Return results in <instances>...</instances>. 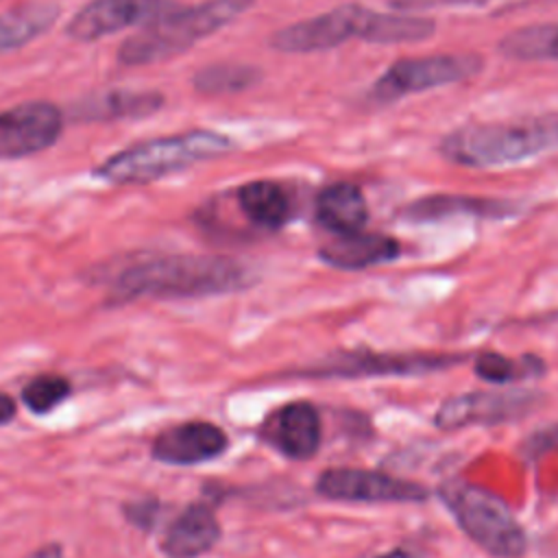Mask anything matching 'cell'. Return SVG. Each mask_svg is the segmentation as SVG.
I'll use <instances>...</instances> for the list:
<instances>
[{"label":"cell","mask_w":558,"mask_h":558,"mask_svg":"<svg viewBox=\"0 0 558 558\" xmlns=\"http://www.w3.org/2000/svg\"><path fill=\"white\" fill-rule=\"evenodd\" d=\"M253 0H207L196 7L179 4L174 11L140 26L120 46V61L126 65L161 63L220 31L242 15Z\"/></svg>","instance_id":"3"},{"label":"cell","mask_w":558,"mask_h":558,"mask_svg":"<svg viewBox=\"0 0 558 558\" xmlns=\"http://www.w3.org/2000/svg\"><path fill=\"white\" fill-rule=\"evenodd\" d=\"M264 438L292 460H307L320 447V416L307 401H292L277 410L262 429Z\"/></svg>","instance_id":"13"},{"label":"cell","mask_w":558,"mask_h":558,"mask_svg":"<svg viewBox=\"0 0 558 558\" xmlns=\"http://www.w3.org/2000/svg\"><path fill=\"white\" fill-rule=\"evenodd\" d=\"M15 414H17V405H15L13 397L0 392V427L11 423L15 418Z\"/></svg>","instance_id":"29"},{"label":"cell","mask_w":558,"mask_h":558,"mask_svg":"<svg viewBox=\"0 0 558 558\" xmlns=\"http://www.w3.org/2000/svg\"><path fill=\"white\" fill-rule=\"evenodd\" d=\"M163 98L159 92H135V89H113L87 98L76 105L74 116L78 120H135L144 118L161 107Z\"/></svg>","instance_id":"18"},{"label":"cell","mask_w":558,"mask_h":558,"mask_svg":"<svg viewBox=\"0 0 558 558\" xmlns=\"http://www.w3.org/2000/svg\"><path fill=\"white\" fill-rule=\"evenodd\" d=\"M316 490L336 501H360V504H410L425 501L427 488L388 473L368 469L336 466L327 469L316 480Z\"/></svg>","instance_id":"8"},{"label":"cell","mask_w":558,"mask_h":558,"mask_svg":"<svg viewBox=\"0 0 558 558\" xmlns=\"http://www.w3.org/2000/svg\"><path fill=\"white\" fill-rule=\"evenodd\" d=\"M434 28H436V24L429 17L373 11L364 41H371V44L421 41V39H427L434 33Z\"/></svg>","instance_id":"23"},{"label":"cell","mask_w":558,"mask_h":558,"mask_svg":"<svg viewBox=\"0 0 558 558\" xmlns=\"http://www.w3.org/2000/svg\"><path fill=\"white\" fill-rule=\"evenodd\" d=\"M488 0H390L392 9L399 11H418V9H438V7H458V4H482Z\"/></svg>","instance_id":"28"},{"label":"cell","mask_w":558,"mask_h":558,"mask_svg":"<svg viewBox=\"0 0 558 558\" xmlns=\"http://www.w3.org/2000/svg\"><path fill=\"white\" fill-rule=\"evenodd\" d=\"M453 355H399V353H351L331 360L327 366L314 368L318 377H364V375H421L447 368L456 362Z\"/></svg>","instance_id":"14"},{"label":"cell","mask_w":558,"mask_h":558,"mask_svg":"<svg viewBox=\"0 0 558 558\" xmlns=\"http://www.w3.org/2000/svg\"><path fill=\"white\" fill-rule=\"evenodd\" d=\"M242 214L257 227L279 229L290 218V198L275 181H251L238 190Z\"/></svg>","instance_id":"19"},{"label":"cell","mask_w":558,"mask_h":558,"mask_svg":"<svg viewBox=\"0 0 558 558\" xmlns=\"http://www.w3.org/2000/svg\"><path fill=\"white\" fill-rule=\"evenodd\" d=\"M318 222L336 235L355 233L366 225L368 205L362 190L353 183H333L318 194Z\"/></svg>","instance_id":"17"},{"label":"cell","mask_w":558,"mask_h":558,"mask_svg":"<svg viewBox=\"0 0 558 558\" xmlns=\"http://www.w3.org/2000/svg\"><path fill=\"white\" fill-rule=\"evenodd\" d=\"M246 266L222 255L174 253L142 257L120 268L111 281V301L135 299H201L251 286Z\"/></svg>","instance_id":"1"},{"label":"cell","mask_w":558,"mask_h":558,"mask_svg":"<svg viewBox=\"0 0 558 558\" xmlns=\"http://www.w3.org/2000/svg\"><path fill=\"white\" fill-rule=\"evenodd\" d=\"M320 259L333 268L362 270L392 262L399 255V242L384 233H344L318 251Z\"/></svg>","instance_id":"16"},{"label":"cell","mask_w":558,"mask_h":558,"mask_svg":"<svg viewBox=\"0 0 558 558\" xmlns=\"http://www.w3.org/2000/svg\"><path fill=\"white\" fill-rule=\"evenodd\" d=\"M499 48L506 57L521 61L558 59V22L517 28L501 39Z\"/></svg>","instance_id":"21"},{"label":"cell","mask_w":558,"mask_h":558,"mask_svg":"<svg viewBox=\"0 0 558 558\" xmlns=\"http://www.w3.org/2000/svg\"><path fill=\"white\" fill-rule=\"evenodd\" d=\"M159 499L155 497H148V499H135V501H129L124 504L122 512H124V519L129 523H133L135 527L140 530H153L155 523H157V517H159Z\"/></svg>","instance_id":"27"},{"label":"cell","mask_w":558,"mask_h":558,"mask_svg":"<svg viewBox=\"0 0 558 558\" xmlns=\"http://www.w3.org/2000/svg\"><path fill=\"white\" fill-rule=\"evenodd\" d=\"M512 205L490 198H471V196H429L421 198L412 207H408V216L427 220L451 214H475V216H504L510 214Z\"/></svg>","instance_id":"22"},{"label":"cell","mask_w":558,"mask_h":558,"mask_svg":"<svg viewBox=\"0 0 558 558\" xmlns=\"http://www.w3.org/2000/svg\"><path fill=\"white\" fill-rule=\"evenodd\" d=\"M373 558H421V556L414 551H408V549H392V551H386V554H379Z\"/></svg>","instance_id":"31"},{"label":"cell","mask_w":558,"mask_h":558,"mask_svg":"<svg viewBox=\"0 0 558 558\" xmlns=\"http://www.w3.org/2000/svg\"><path fill=\"white\" fill-rule=\"evenodd\" d=\"M174 0H92L70 20L65 33L76 41H96L107 35L144 26L170 11Z\"/></svg>","instance_id":"10"},{"label":"cell","mask_w":558,"mask_h":558,"mask_svg":"<svg viewBox=\"0 0 558 558\" xmlns=\"http://www.w3.org/2000/svg\"><path fill=\"white\" fill-rule=\"evenodd\" d=\"M59 9L52 4H24L0 13V52L26 46L46 33L57 20Z\"/></svg>","instance_id":"20"},{"label":"cell","mask_w":558,"mask_h":558,"mask_svg":"<svg viewBox=\"0 0 558 558\" xmlns=\"http://www.w3.org/2000/svg\"><path fill=\"white\" fill-rule=\"evenodd\" d=\"M72 395V384L61 375H37L22 388V403L33 414H48Z\"/></svg>","instance_id":"25"},{"label":"cell","mask_w":558,"mask_h":558,"mask_svg":"<svg viewBox=\"0 0 558 558\" xmlns=\"http://www.w3.org/2000/svg\"><path fill=\"white\" fill-rule=\"evenodd\" d=\"M373 11L360 4H342L310 20L283 26L272 35V46L281 52H318L336 48L353 37L364 39Z\"/></svg>","instance_id":"7"},{"label":"cell","mask_w":558,"mask_h":558,"mask_svg":"<svg viewBox=\"0 0 558 558\" xmlns=\"http://www.w3.org/2000/svg\"><path fill=\"white\" fill-rule=\"evenodd\" d=\"M231 148V137L209 129H194L133 144L102 161L94 174L118 185L150 183Z\"/></svg>","instance_id":"4"},{"label":"cell","mask_w":558,"mask_h":558,"mask_svg":"<svg viewBox=\"0 0 558 558\" xmlns=\"http://www.w3.org/2000/svg\"><path fill=\"white\" fill-rule=\"evenodd\" d=\"M440 497L460 530L495 558H521L527 549V536L506 506L490 490L451 480L440 488Z\"/></svg>","instance_id":"5"},{"label":"cell","mask_w":558,"mask_h":558,"mask_svg":"<svg viewBox=\"0 0 558 558\" xmlns=\"http://www.w3.org/2000/svg\"><path fill=\"white\" fill-rule=\"evenodd\" d=\"M482 59L477 54H429L395 61L371 87L377 102L399 100L408 94L425 92L438 85L466 81L477 74Z\"/></svg>","instance_id":"6"},{"label":"cell","mask_w":558,"mask_h":558,"mask_svg":"<svg viewBox=\"0 0 558 558\" xmlns=\"http://www.w3.org/2000/svg\"><path fill=\"white\" fill-rule=\"evenodd\" d=\"M475 373L493 384H506L521 375H530L532 368H523L501 353H482L475 357Z\"/></svg>","instance_id":"26"},{"label":"cell","mask_w":558,"mask_h":558,"mask_svg":"<svg viewBox=\"0 0 558 558\" xmlns=\"http://www.w3.org/2000/svg\"><path fill=\"white\" fill-rule=\"evenodd\" d=\"M24 558H63V549L57 543H48V545H44V547H39L35 551H31Z\"/></svg>","instance_id":"30"},{"label":"cell","mask_w":558,"mask_h":558,"mask_svg":"<svg viewBox=\"0 0 558 558\" xmlns=\"http://www.w3.org/2000/svg\"><path fill=\"white\" fill-rule=\"evenodd\" d=\"M63 131V113L52 102H20L0 111V159H20L50 148Z\"/></svg>","instance_id":"9"},{"label":"cell","mask_w":558,"mask_h":558,"mask_svg":"<svg viewBox=\"0 0 558 558\" xmlns=\"http://www.w3.org/2000/svg\"><path fill=\"white\" fill-rule=\"evenodd\" d=\"M227 447L229 438L216 423L185 421L161 429L150 445V456L161 464L192 466L222 456Z\"/></svg>","instance_id":"11"},{"label":"cell","mask_w":558,"mask_h":558,"mask_svg":"<svg viewBox=\"0 0 558 558\" xmlns=\"http://www.w3.org/2000/svg\"><path fill=\"white\" fill-rule=\"evenodd\" d=\"M257 78V68L244 63H214L194 76V87L203 94H231L248 89Z\"/></svg>","instance_id":"24"},{"label":"cell","mask_w":558,"mask_h":558,"mask_svg":"<svg viewBox=\"0 0 558 558\" xmlns=\"http://www.w3.org/2000/svg\"><path fill=\"white\" fill-rule=\"evenodd\" d=\"M558 148V113H541L508 122L466 124L442 137L449 161L469 168L517 163Z\"/></svg>","instance_id":"2"},{"label":"cell","mask_w":558,"mask_h":558,"mask_svg":"<svg viewBox=\"0 0 558 558\" xmlns=\"http://www.w3.org/2000/svg\"><path fill=\"white\" fill-rule=\"evenodd\" d=\"M220 541V523L214 510L203 504H190L168 525L161 538L166 558H201Z\"/></svg>","instance_id":"15"},{"label":"cell","mask_w":558,"mask_h":558,"mask_svg":"<svg viewBox=\"0 0 558 558\" xmlns=\"http://www.w3.org/2000/svg\"><path fill=\"white\" fill-rule=\"evenodd\" d=\"M532 405L534 395L525 390L456 395L440 403L434 423L440 429H458L473 423H499L530 412Z\"/></svg>","instance_id":"12"}]
</instances>
